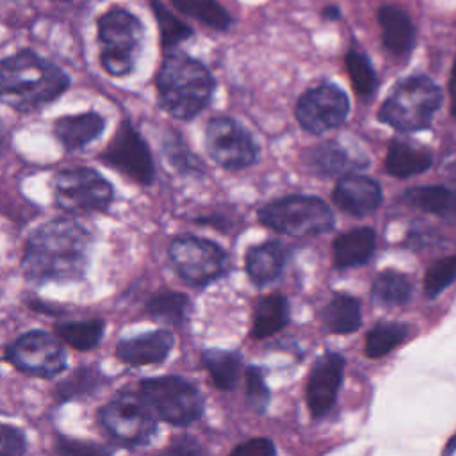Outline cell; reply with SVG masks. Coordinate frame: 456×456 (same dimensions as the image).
<instances>
[{
  "instance_id": "cell-3",
  "label": "cell",
  "mask_w": 456,
  "mask_h": 456,
  "mask_svg": "<svg viewBox=\"0 0 456 456\" xmlns=\"http://www.w3.org/2000/svg\"><path fill=\"white\" fill-rule=\"evenodd\" d=\"M160 107L178 119H192L210 102L214 78L196 59L182 52H169L155 78Z\"/></svg>"
},
{
  "instance_id": "cell-37",
  "label": "cell",
  "mask_w": 456,
  "mask_h": 456,
  "mask_svg": "<svg viewBox=\"0 0 456 456\" xmlns=\"http://www.w3.org/2000/svg\"><path fill=\"white\" fill-rule=\"evenodd\" d=\"M246 394H248V404L253 411L264 413L267 410L269 388L258 367H249L246 370Z\"/></svg>"
},
{
  "instance_id": "cell-39",
  "label": "cell",
  "mask_w": 456,
  "mask_h": 456,
  "mask_svg": "<svg viewBox=\"0 0 456 456\" xmlns=\"http://www.w3.org/2000/svg\"><path fill=\"white\" fill-rule=\"evenodd\" d=\"M27 451V438L16 426L0 422V454H23Z\"/></svg>"
},
{
  "instance_id": "cell-29",
  "label": "cell",
  "mask_w": 456,
  "mask_h": 456,
  "mask_svg": "<svg viewBox=\"0 0 456 456\" xmlns=\"http://www.w3.org/2000/svg\"><path fill=\"white\" fill-rule=\"evenodd\" d=\"M203 365L208 370L214 385L221 390H232L240 370V354L235 351L208 349L203 351Z\"/></svg>"
},
{
  "instance_id": "cell-40",
  "label": "cell",
  "mask_w": 456,
  "mask_h": 456,
  "mask_svg": "<svg viewBox=\"0 0 456 456\" xmlns=\"http://www.w3.org/2000/svg\"><path fill=\"white\" fill-rule=\"evenodd\" d=\"M276 452L274 445L267 438H255L249 442H244L242 445H237L232 454L233 456H273Z\"/></svg>"
},
{
  "instance_id": "cell-35",
  "label": "cell",
  "mask_w": 456,
  "mask_h": 456,
  "mask_svg": "<svg viewBox=\"0 0 456 456\" xmlns=\"http://www.w3.org/2000/svg\"><path fill=\"white\" fill-rule=\"evenodd\" d=\"M150 4L159 23L160 41L164 48H173L192 34V30L185 23H182L176 16H173L159 0H150Z\"/></svg>"
},
{
  "instance_id": "cell-16",
  "label": "cell",
  "mask_w": 456,
  "mask_h": 456,
  "mask_svg": "<svg viewBox=\"0 0 456 456\" xmlns=\"http://www.w3.org/2000/svg\"><path fill=\"white\" fill-rule=\"evenodd\" d=\"M173 344L175 337L169 330H153L130 338H121L116 346V356L130 367L153 365L167 358Z\"/></svg>"
},
{
  "instance_id": "cell-11",
  "label": "cell",
  "mask_w": 456,
  "mask_h": 456,
  "mask_svg": "<svg viewBox=\"0 0 456 456\" xmlns=\"http://www.w3.org/2000/svg\"><path fill=\"white\" fill-rule=\"evenodd\" d=\"M5 356L18 370L36 378H53L66 367V353L59 338L41 330L18 337Z\"/></svg>"
},
{
  "instance_id": "cell-38",
  "label": "cell",
  "mask_w": 456,
  "mask_h": 456,
  "mask_svg": "<svg viewBox=\"0 0 456 456\" xmlns=\"http://www.w3.org/2000/svg\"><path fill=\"white\" fill-rule=\"evenodd\" d=\"M164 151H166V157L167 160L182 173H187V171H194L200 164L198 160L194 159L192 153H189L187 146L183 144V141L180 139V135L176 134H171V137H167L164 141Z\"/></svg>"
},
{
  "instance_id": "cell-43",
  "label": "cell",
  "mask_w": 456,
  "mask_h": 456,
  "mask_svg": "<svg viewBox=\"0 0 456 456\" xmlns=\"http://www.w3.org/2000/svg\"><path fill=\"white\" fill-rule=\"evenodd\" d=\"M454 451H456V435L449 440V444H447V447H445L444 452H454Z\"/></svg>"
},
{
  "instance_id": "cell-6",
  "label": "cell",
  "mask_w": 456,
  "mask_h": 456,
  "mask_svg": "<svg viewBox=\"0 0 456 456\" xmlns=\"http://www.w3.org/2000/svg\"><path fill=\"white\" fill-rule=\"evenodd\" d=\"M258 219L265 226L290 235L310 237L330 232L335 224L331 208L317 196H287L264 205L258 210Z\"/></svg>"
},
{
  "instance_id": "cell-13",
  "label": "cell",
  "mask_w": 456,
  "mask_h": 456,
  "mask_svg": "<svg viewBox=\"0 0 456 456\" xmlns=\"http://www.w3.org/2000/svg\"><path fill=\"white\" fill-rule=\"evenodd\" d=\"M98 159L135 183L150 185L155 180V166L150 148L130 121H123L119 125L118 132Z\"/></svg>"
},
{
  "instance_id": "cell-17",
  "label": "cell",
  "mask_w": 456,
  "mask_h": 456,
  "mask_svg": "<svg viewBox=\"0 0 456 456\" xmlns=\"http://www.w3.org/2000/svg\"><path fill=\"white\" fill-rule=\"evenodd\" d=\"M381 187L379 183L365 175H346L342 176L335 189L333 200L344 212L351 216H367L381 205Z\"/></svg>"
},
{
  "instance_id": "cell-2",
  "label": "cell",
  "mask_w": 456,
  "mask_h": 456,
  "mask_svg": "<svg viewBox=\"0 0 456 456\" xmlns=\"http://www.w3.org/2000/svg\"><path fill=\"white\" fill-rule=\"evenodd\" d=\"M69 87V77L32 50L0 59V102L20 112L52 103Z\"/></svg>"
},
{
  "instance_id": "cell-25",
  "label": "cell",
  "mask_w": 456,
  "mask_h": 456,
  "mask_svg": "<svg viewBox=\"0 0 456 456\" xmlns=\"http://www.w3.org/2000/svg\"><path fill=\"white\" fill-rule=\"evenodd\" d=\"M289 322V303L281 294H269L258 299L253 315L251 337L260 340L278 333Z\"/></svg>"
},
{
  "instance_id": "cell-9",
  "label": "cell",
  "mask_w": 456,
  "mask_h": 456,
  "mask_svg": "<svg viewBox=\"0 0 456 456\" xmlns=\"http://www.w3.org/2000/svg\"><path fill=\"white\" fill-rule=\"evenodd\" d=\"M55 205L68 214L103 212L110 207L112 185L91 167L59 171L52 180Z\"/></svg>"
},
{
  "instance_id": "cell-34",
  "label": "cell",
  "mask_w": 456,
  "mask_h": 456,
  "mask_svg": "<svg viewBox=\"0 0 456 456\" xmlns=\"http://www.w3.org/2000/svg\"><path fill=\"white\" fill-rule=\"evenodd\" d=\"M346 68L351 77L354 91L363 98L372 96L378 86V78L367 55L356 50H349L346 53Z\"/></svg>"
},
{
  "instance_id": "cell-8",
  "label": "cell",
  "mask_w": 456,
  "mask_h": 456,
  "mask_svg": "<svg viewBox=\"0 0 456 456\" xmlns=\"http://www.w3.org/2000/svg\"><path fill=\"white\" fill-rule=\"evenodd\" d=\"M98 419L105 431L125 447H141L151 442L157 433V420L153 410L144 397L132 392H119L105 403Z\"/></svg>"
},
{
  "instance_id": "cell-36",
  "label": "cell",
  "mask_w": 456,
  "mask_h": 456,
  "mask_svg": "<svg viewBox=\"0 0 456 456\" xmlns=\"http://www.w3.org/2000/svg\"><path fill=\"white\" fill-rule=\"evenodd\" d=\"M452 281H456V255L435 262L424 276V292L428 297H436Z\"/></svg>"
},
{
  "instance_id": "cell-19",
  "label": "cell",
  "mask_w": 456,
  "mask_h": 456,
  "mask_svg": "<svg viewBox=\"0 0 456 456\" xmlns=\"http://www.w3.org/2000/svg\"><path fill=\"white\" fill-rule=\"evenodd\" d=\"M376 248V233L369 226H360L338 235L333 242V264L337 269L356 267L369 262Z\"/></svg>"
},
{
  "instance_id": "cell-7",
  "label": "cell",
  "mask_w": 456,
  "mask_h": 456,
  "mask_svg": "<svg viewBox=\"0 0 456 456\" xmlns=\"http://www.w3.org/2000/svg\"><path fill=\"white\" fill-rule=\"evenodd\" d=\"M141 395L153 413L173 426H187L203 413L201 392L180 376H159L141 381Z\"/></svg>"
},
{
  "instance_id": "cell-18",
  "label": "cell",
  "mask_w": 456,
  "mask_h": 456,
  "mask_svg": "<svg viewBox=\"0 0 456 456\" xmlns=\"http://www.w3.org/2000/svg\"><path fill=\"white\" fill-rule=\"evenodd\" d=\"M105 118L94 110L61 116L53 123V134L68 151H77L102 135Z\"/></svg>"
},
{
  "instance_id": "cell-30",
  "label": "cell",
  "mask_w": 456,
  "mask_h": 456,
  "mask_svg": "<svg viewBox=\"0 0 456 456\" xmlns=\"http://www.w3.org/2000/svg\"><path fill=\"white\" fill-rule=\"evenodd\" d=\"M146 312L155 321L166 324H182L191 312V301L182 292L162 290L150 297L146 303Z\"/></svg>"
},
{
  "instance_id": "cell-22",
  "label": "cell",
  "mask_w": 456,
  "mask_h": 456,
  "mask_svg": "<svg viewBox=\"0 0 456 456\" xmlns=\"http://www.w3.org/2000/svg\"><path fill=\"white\" fill-rule=\"evenodd\" d=\"M381 37L387 50L394 55H406L415 45V27L408 14L397 7L385 5L378 12Z\"/></svg>"
},
{
  "instance_id": "cell-27",
  "label": "cell",
  "mask_w": 456,
  "mask_h": 456,
  "mask_svg": "<svg viewBox=\"0 0 456 456\" xmlns=\"http://www.w3.org/2000/svg\"><path fill=\"white\" fill-rule=\"evenodd\" d=\"M411 292L413 285L406 274L394 269H385L379 273L372 285V299L383 306L404 305L411 297Z\"/></svg>"
},
{
  "instance_id": "cell-21",
  "label": "cell",
  "mask_w": 456,
  "mask_h": 456,
  "mask_svg": "<svg viewBox=\"0 0 456 456\" xmlns=\"http://www.w3.org/2000/svg\"><path fill=\"white\" fill-rule=\"evenodd\" d=\"M433 164L431 151L424 146H417L408 141L394 139L388 144L385 169L388 175L397 178L413 176L424 173Z\"/></svg>"
},
{
  "instance_id": "cell-31",
  "label": "cell",
  "mask_w": 456,
  "mask_h": 456,
  "mask_svg": "<svg viewBox=\"0 0 456 456\" xmlns=\"http://www.w3.org/2000/svg\"><path fill=\"white\" fill-rule=\"evenodd\" d=\"M103 383V376L96 367H78L64 381L59 383L55 394L61 403L78 401L93 395Z\"/></svg>"
},
{
  "instance_id": "cell-41",
  "label": "cell",
  "mask_w": 456,
  "mask_h": 456,
  "mask_svg": "<svg viewBox=\"0 0 456 456\" xmlns=\"http://www.w3.org/2000/svg\"><path fill=\"white\" fill-rule=\"evenodd\" d=\"M449 96H451V112L456 118V61L452 64V71L449 78Z\"/></svg>"
},
{
  "instance_id": "cell-32",
  "label": "cell",
  "mask_w": 456,
  "mask_h": 456,
  "mask_svg": "<svg viewBox=\"0 0 456 456\" xmlns=\"http://www.w3.org/2000/svg\"><path fill=\"white\" fill-rule=\"evenodd\" d=\"M408 337V326L403 322H379L365 337V354L381 358L395 349Z\"/></svg>"
},
{
  "instance_id": "cell-1",
  "label": "cell",
  "mask_w": 456,
  "mask_h": 456,
  "mask_svg": "<svg viewBox=\"0 0 456 456\" xmlns=\"http://www.w3.org/2000/svg\"><path fill=\"white\" fill-rule=\"evenodd\" d=\"M93 235L68 217L37 226L27 239L21 267L34 283H71L86 276Z\"/></svg>"
},
{
  "instance_id": "cell-28",
  "label": "cell",
  "mask_w": 456,
  "mask_h": 456,
  "mask_svg": "<svg viewBox=\"0 0 456 456\" xmlns=\"http://www.w3.org/2000/svg\"><path fill=\"white\" fill-rule=\"evenodd\" d=\"M105 331L103 319H87V321H68L55 326V333L61 340L69 344L78 351L94 349Z\"/></svg>"
},
{
  "instance_id": "cell-5",
  "label": "cell",
  "mask_w": 456,
  "mask_h": 456,
  "mask_svg": "<svg viewBox=\"0 0 456 456\" xmlns=\"http://www.w3.org/2000/svg\"><path fill=\"white\" fill-rule=\"evenodd\" d=\"M100 62L112 77L128 75L142 48V25L126 9L114 7L98 18Z\"/></svg>"
},
{
  "instance_id": "cell-14",
  "label": "cell",
  "mask_w": 456,
  "mask_h": 456,
  "mask_svg": "<svg viewBox=\"0 0 456 456\" xmlns=\"http://www.w3.org/2000/svg\"><path fill=\"white\" fill-rule=\"evenodd\" d=\"M347 114V94L335 84H321L308 89L296 105V118L310 134H324L340 126Z\"/></svg>"
},
{
  "instance_id": "cell-20",
  "label": "cell",
  "mask_w": 456,
  "mask_h": 456,
  "mask_svg": "<svg viewBox=\"0 0 456 456\" xmlns=\"http://www.w3.org/2000/svg\"><path fill=\"white\" fill-rule=\"evenodd\" d=\"M285 260L287 251L280 242L256 244L246 253V273L255 285H267L281 274Z\"/></svg>"
},
{
  "instance_id": "cell-15",
  "label": "cell",
  "mask_w": 456,
  "mask_h": 456,
  "mask_svg": "<svg viewBox=\"0 0 456 456\" xmlns=\"http://www.w3.org/2000/svg\"><path fill=\"white\" fill-rule=\"evenodd\" d=\"M344 358L328 351L315 360L306 381V403L314 417H324L335 404L344 376Z\"/></svg>"
},
{
  "instance_id": "cell-33",
  "label": "cell",
  "mask_w": 456,
  "mask_h": 456,
  "mask_svg": "<svg viewBox=\"0 0 456 456\" xmlns=\"http://www.w3.org/2000/svg\"><path fill=\"white\" fill-rule=\"evenodd\" d=\"M171 4L180 12L217 30H224L232 23L230 14L216 0H171Z\"/></svg>"
},
{
  "instance_id": "cell-24",
  "label": "cell",
  "mask_w": 456,
  "mask_h": 456,
  "mask_svg": "<svg viewBox=\"0 0 456 456\" xmlns=\"http://www.w3.org/2000/svg\"><path fill=\"white\" fill-rule=\"evenodd\" d=\"M305 166L317 176H337L353 166L347 150L335 141H324L305 151Z\"/></svg>"
},
{
  "instance_id": "cell-12",
  "label": "cell",
  "mask_w": 456,
  "mask_h": 456,
  "mask_svg": "<svg viewBox=\"0 0 456 456\" xmlns=\"http://www.w3.org/2000/svg\"><path fill=\"white\" fill-rule=\"evenodd\" d=\"M205 146L212 160L224 169H244L256 160V144L251 134L226 116L212 118L207 123Z\"/></svg>"
},
{
  "instance_id": "cell-42",
  "label": "cell",
  "mask_w": 456,
  "mask_h": 456,
  "mask_svg": "<svg viewBox=\"0 0 456 456\" xmlns=\"http://www.w3.org/2000/svg\"><path fill=\"white\" fill-rule=\"evenodd\" d=\"M324 16H326V18H337V16H338V9L333 7V5H330V7L324 11Z\"/></svg>"
},
{
  "instance_id": "cell-10",
  "label": "cell",
  "mask_w": 456,
  "mask_h": 456,
  "mask_svg": "<svg viewBox=\"0 0 456 456\" xmlns=\"http://www.w3.org/2000/svg\"><path fill=\"white\" fill-rule=\"evenodd\" d=\"M169 258L183 281L203 287L217 280L226 269V253L212 240L180 235L169 244Z\"/></svg>"
},
{
  "instance_id": "cell-26",
  "label": "cell",
  "mask_w": 456,
  "mask_h": 456,
  "mask_svg": "<svg viewBox=\"0 0 456 456\" xmlns=\"http://www.w3.org/2000/svg\"><path fill=\"white\" fill-rule=\"evenodd\" d=\"M322 324L331 333H351L362 324L360 301L349 294H335L321 314Z\"/></svg>"
},
{
  "instance_id": "cell-23",
  "label": "cell",
  "mask_w": 456,
  "mask_h": 456,
  "mask_svg": "<svg viewBox=\"0 0 456 456\" xmlns=\"http://www.w3.org/2000/svg\"><path fill=\"white\" fill-rule=\"evenodd\" d=\"M403 201L422 212L440 216L447 221H456V189L445 185L411 187L403 194Z\"/></svg>"
},
{
  "instance_id": "cell-4",
  "label": "cell",
  "mask_w": 456,
  "mask_h": 456,
  "mask_svg": "<svg viewBox=\"0 0 456 456\" xmlns=\"http://www.w3.org/2000/svg\"><path fill=\"white\" fill-rule=\"evenodd\" d=\"M442 105L440 87L424 75L401 80L383 102L378 118L399 132L426 130Z\"/></svg>"
}]
</instances>
